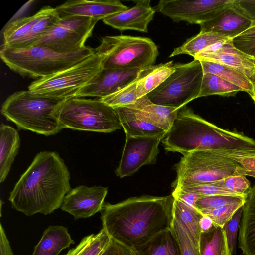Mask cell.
I'll return each instance as SVG.
<instances>
[{
	"label": "cell",
	"mask_w": 255,
	"mask_h": 255,
	"mask_svg": "<svg viewBox=\"0 0 255 255\" xmlns=\"http://www.w3.org/2000/svg\"><path fill=\"white\" fill-rule=\"evenodd\" d=\"M174 199L172 194L142 196L104 203L102 228L111 239L133 249L171 227Z\"/></svg>",
	"instance_id": "6da1fadb"
},
{
	"label": "cell",
	"mask_w": 255,
	"mask_h": 255,
	"mask_svg": "<svg viewBox=\"0 0 255 255\" xmlns=\"http://www.w3.org/2000/svg\"><path fill=\"white\" fill-rule=\"evenodd\" d=\"M70 174L54 151H41L21 176L10 193L12 207L26 216L48 215L60 208L70 190Z\"/></svg>",
	"instance_id": "7a4b0ae2"
},
{
	"label": "cell",
	"mask_w": 255,
	"mask_h": 255,
	"mask_svg": "<svg viewBox=\"0 0 255 255\" xmlns=\"http://www.w3.org/2000/svg\"><path fill=\"white\" fill-rule=\"evenodd\" d=\"M167 151L182 155L196 150L255 148V140L236 131L220 128L185 106L162 140Z\"/></svg>",
	"instance_id": "3957f363"
},
{
	"label": "cell",
	"mask_w": 255,
	"mask_h": 255,
	"mask_svg": "<svg viewBox=\"0 0 255 255\" xmlns=\"http://www.w3.org/2000/svg\"><path fill=\"white\" fill-rule=\"evenodd\" d=\"M94 48L85 47L69 53H58L33 46L25 48L0 47L2 61L15 73L37 79L67 69L94 54Z\"/></svg>",
	"instance_id": "277c9868"
},
{
	"label": "cell",
	"mask_w": 255,
	"mask_h": 255,
	"mask_svg": "<svg viewBox=\"0 0 255 255\" xmlns=\"http://www.w3.org/2000/svg\"><path fill=\"white\" fill-rule=\"evenodd\" d=\"M61 101L33 94L29 90L20 91L6 99L2 105L1 113L19 129L52 135L63 129L54 116Z\"/></svg>",
	"instance_id": "5b68a950"
},
{
	"label": "cell",
	"mask_w": 255,
	"mask_h": 255,
	"mask_svg": "<svg viewBox=\"0 0 255 255\" xmlns=\"http://www.w3.org/2000/svg\"><path fill=\"white\" fill-rule=\"evenodd\" d=\"M54 116L63 128L109 133L122 127L115 109L99 98L66 99L58 105Z\"/></svg>",
	"instance_id": "8992f818"
},
{
	"label": "cell",
	"mask_w": 255,
	"mask_h": 255,
	"mask_svg": "<svg viewBox=\"0 0 255 255\" xmlns=\"http://www.w3.org/2000/svg\"><path fill=\"white\" fill-rule=\"evenodd\" d=\"M94 50L103 57L104 69H143L154 65L159 54L150 38L123 35L103 37Z\"/></svg>",
	"instance_id": "52a82bcc"
},
{
	"label": "cell",
	"mask_w": 255,
	"mask_h": 255,
	"mask_svg": "<svg viewBox=\"0 0 255 255\" xmlns=\"http://www.w3.org/2000/svg\"><path fill=\"white\" fill-rule=\"evenodd\" d=\"M237 162L211 150H196L183 155L175 165V189L214 182L238 173Z\"/></svg>",
	"instance_id": "ba28073f"
},
{
	"label": "cell",
	"mask_w": 255,
	"mask_h": 255,
	"mask_svg": "<svg viewBox=\"0 0 255 255\" xmlns=\"http://www.w3.org/2000/svg\"><path fill=\"white\" fill-rule=\"evenodd\" d=\"M103 60L102 56L94 53L67 69L34 81L28 86V90L35 94L60 101L76 97L103 68Z\"/></svg>",
	"instance_id": "9c48e42d"
},
{
	"label": "cell",
	"mask_w": 255,
	"mask_h": 255,
	"mask_svg": "<svg viewBox=\"0 0 255 255\" xmlns=\"http://www.w3.org/2000/svg\"><path fill=\"white\" fill-rule=\"evenodd\" d=\"M175 71L147 95L153 103L180 109L198 98L203 76L200 61L174 64Z\"/></svg>",
	"instance_id": "30bf717a"
},
{
	"label": "cell",
	"mask_w": 255,
	"mask_h": 255,
	"mask_svg": "<svg viewBox=\"0 0 255 255\" xmlns=\"http://www.w3.org/2000/svg\"><path fill=\"white\" fill-rule=\"evenodd\" d=\"M98 21L95 18L80 16L60 17L31 46H41L63 54L82 49L86 47L85 43L92 35Z\"/></svg>",
	"instance_id": "8fae6325"
},
{
	"label": "cell",
	"mask_w": 255,
	"mask_h": 255,
	"mask_svg": "<svg viewBox=\"0 0 255 255\" xmlns=\"http://www.w3.org/2000/svg\"><path fill=\"white\" fill-rule=\"evenodd\" d=\"M233 1L234 0H160L154 9L176 22L185 21L200 25L215 17Z\"/></svg>",
	"instance_id": "7c38bea8"
},
{
	"label": "cell",
	"mask_w": 255,
	"mask_h": 255,
	"mask_svg": "<svg viewBox=\"0 0 255 255\" xmlns=\"http://www.w3.org/2000/svg\"><path fill=\"white\" fill-rule=\"evenodd\" d=\"M167 133L135 137L126 134V140L115 173L120 178L130 176L142 166L153 164L159 152L158 146Z\"/></svg>",
	"instance_id": "4fadbf2b"
},
{
	"label": "cell",
	"mask_w": 255,
	"mask_h": 255,
	"mask_svg": "<svg viewBox=\"0 0 255 255\" xmlns=\"http://www.w3.org/2000/svg\"><path fill=\"white\" fill-rule=\"evenodd\" d=\"M107 193V187L80 185L70 189L60 208L75 220L88 218L101 212Z\"/></svg>",
	"instance_id": "5bb4252c"
},
{
	"label": "cell",
	"mask_w": 255,
	"mask_h": 255,
	"mask_svg": "<svg viewBox=\"0 0 255 255\" xmlns=\"http://www.w3.org/2000/svg\"><path fill=\"white\" fill-rule=\"evenodd\" d=\"M194 59L228 66L245 75L252 84L255 81V59L235 48L231 40L207 47Z\"/></svg>",
	"instance_id": "9a60e30c"
},
{
	"label": "cell",
	"mask_w": 255,
	"mask_h": 255,
	"mask_svg": "<svg viewBox=\"0 0 255 255\" xmlns=\"http://www.w3.org/2000/svg\"><path fill=\"white\" fill-rule=\"evenodd\" d=\"M141 70L103 68L76 97L102 98L110 95L134 81Z\"/></svg>",
	"instance_id": "2e32d148"
},
{
	"label": "cell",
	"mask_w": 255,
	"mask_h": 255,
	"mask_svg": "<svg viewBox=\"0 0 255 255\" xmlns=\"http://www.w3.org/2000/svg\"><path fill=\"white\" fill-rule=\"evenodd\" d=\"M128 8L119 0H70L56 7L60 17L80 16L99 20Z\"/></svg>",
	"instance_id": "e0dca14e"
},
{
	"label": "cell",
	"mask_w": 255,
	"mask_h": 255,
	"mask_svg": "<svg viewBox=\"0 0 255 255\" xmlns=\"http://www.w3.org/2000/svg\"><path fill=\"white\" fill-rule=\"evenodd\" d=\"M135 2L134 6L104 19L103 22L120 31L133 30L147 33L148 25L156 11L151 6L150 0Z\"/></svg>",
	"instance_id": "ac0fdd59"
},
{
	"label": "cell",
	"mask_w": 255,
	"mask_h": 255,
	"mask_svg": "<svg viewBox=\"0 0 255 255\" xmlns=\"http://www.w3.org/2000/svg\"><path fill=\"white\" fill-rule=\"evenodd\" d=\"M232 4L212 19L200 24V32L218 33L232 39L251 27L252 22L236 10Z\"/></svg>",
	"instance_id": "d6986e66"
},
{
	"label": "cell",
	"mask_w": 255,
	"mask_h": 255,
	"mask_svg": "<svg viewBox=\"0 0 255 255\" xmlns=\"http://www.w3.org/2000/svg\"><path fill=\"white\" fill-rule=\"evenodd\" d=\"M126 134L135 137L152 136L167 132L145 121L138 110L129 105L114 108Z\"/></svg>",
	"instance_id": "ffe728a7"
},
{
	"label": "cell",
	"mask_w": 255,
	"mask_h": 255,
	"mask_svg": "<svg viewBox=\"0 0 255 255\" xmlns=\"http://www.w3.org/2000/svg\"><path fill=\"white\" fill-rule=\"evenodd\" d=\"M239 247L243 255H255V185L252 187L243 206Z\"/></svg>",
	"instance_id": "44dd1931"
},
{
	"label": "cell",
	"mask_w": 255,
	"mask_h": 255,
	"mask_svg": "<svg viewBox=\"0 0 255 255\" xmlns=\"http://www.w3.org/2000/svg\"><path fill=\"white\" fill-rule=\"evenodd\" d=\"M136 108L147 122L168 132L175 121L179 110L175 108L152 103L147 95L130 105Z\"/></svg>",
	"instance_id": "7402d4cb"
},
{
	"label": "cell",
	"mask_w": 255,
	"mask_h": 255,
	"mask_svg": "<svg viewBox=\"0 0 255 255\" xmlns=\"http://www.w3.org/2000/svg\"><path fill=\"white\" fill-rule=\"evenodd\" d=\"M74 244L68 229L62 226H50L43 232L32 255H58Z\"/></svg>",
	"instance_id": "603a6c76"
},
{
	"label": "cell",
	"mask_w": 255,
	"mask_h": 255,
	"mask_svg": "<svg viewBox=\"0 0 255 255\" xmlns=\"http://www.w3.org/2000/svg\"><path fill=\"white\" fill-rule=\"evenodd\" d=\"M20 139L17 131L4 124L0 126V182H3L18 152Z\"/></svg>",
	"instance_id": "cb8c5ba5"
},
{
	"label": "cell",
	"mask_w": 255,
	"mask_h": 255,
	"mask_svg": "<svg viewBox=\"0 0 255 255\" xmlns=\"http://www.w3.org/2000/svg\"><path fill=\"white\" fill-rule=\"evenodd\" d=\"M132 250L135 255H181L171 228L158 233Z\"/></svg>",
	"instance_id": "d4e9b609"
},
{
	"label": "cell",
	"mask_w": 255,
	"mask_h": 255,
	"mask_svg": "<svg viewBox=\"0 0 255 255\" xmlns=\"http://www.w3.org/2000/svg\"><path fill=\"white\" fill-rule=\"evenodd\" d=\"M175 70L172 61L142 69L136 83L138 99L147 95L155 89Z\"/></svg>",
	"instance_id": "484cf974"
},
{
	"label": "cell",
	"mask_w": 255,
	"mask_h": 255,
	"mask_svg": "<svg viewBox=\"0 0 255 255\" xmlns=\"http://www.w3.org/2000/svg\"><path fill=\"white\" fill-rule=\"evenodd\" d=\"M203 216L195 208L174 198L173 207V219L182 226L198 248L202 231L200 223Z\"/></svg>",
	"instance_id": "4316f807"
},
{
	"label": "cell",
	"mask_w": 255,
	"mask_h": 255,
	"mask_svg": "<svg viewBox=\"0 0 255 255\" xmlns=\"http://www.w3.org/2000/svg\"><path fill=\"white\" fill-rule=\"evenodd\" d=\"M199 250L200 255H232L223 227L213 223L209 229L201 231Z\"/></svg>",
	"instance_id": "83f0119b"
},
{
	"label": "cell",
	"mask_w": 255,
	"mask_h": 255,
	"mask_svg": "<svg viewBox=\"0 0 255 255\" xmlns=\"http://www.w3.org/2000/svg\"><path fill=\"white\" fill-rule=\"evenodd\" d=\"M44 11L45 6L32 16L19 18L8 23L3 31V43L1 47L15 48L27 35Z\"/></svg>",
	"instance_id": "f1b7e54d"
},
{
	"label": "cell",
	"mask_w": 255,
	"mask_h": 255,
	"mask_svg": "<svg viewBox=\"0 0 255 255\" xmlns=\"http://www.w3.org/2000/svg\"><path fill=\"white\" fill-rule=\"evenodd\" d=\"M229 40L232 39L218 33L200 32L196 35L188 39L181 46L175 48L169 57L187 54L194 58L197 54L207 47Z\"/></svg>",
	"instance_id": "f546056e"
},
{
	"label": "cell",
	"mask_w": 255,
	"mask_h": 255,
	"mask_svg": "<svg viewBox=\"0 0 255 255\" xmlns=\"http://www.w3.org/2000/svg\"><path fill=\"white\" fill-rule=\"evenodd\" d=\"M203 73H210L240 87L251 97L253 94V85L243 74L228 66L206 60H199Z\"/></svg>",
	"instance_id": "4dcf8cb0"
},
{
	"label": "cell",
	"mask_w": 255,
	"mask_h": 255,
	"mask_svg": "<svg viewBox=\"0 0 255 255\" xmlns=\"http://www.w3.org/2000/svg\"><path fill=\"white\" fill-rule=\"evenodd\" d=\"M240 87L210 73H203L199 97L217 95L224 97L235 96Z\"/></svg>",
	"instance_id": "1f68e13d"
},
{
	"label": "cell",
	"mask_w": 255,
	"mask_h": 255,
	"mask_svg": "<svg viewBox=\"0 0 255 255\" xmlns=\"http://www.w3.org/2000/svg\"><path fill=\"white\" fill-rule=\"evenodd\" d=\"M60 18L56 8L45 6V11L42 16L35 22L27 35L13 48L31 47L38 39L51 29Z\"/></svg>",
	"instance_id": "d6a6232c"
},
{
	"label": "cell",
	"mask_w": 255,
	"mask_h": 255,
	"mask_svg": "<svg viewBox=\"0 0 255 255\" xmlns=\"http://www.w3.org/2000/svg\"><path fill=\"white\" fill-rule=\"evenodd\" d=\"M211 150L239 163L240 174L255 178V148Z\"/></svg>",
	"instance_id": "836d02e7"
},
{
	"label": "cell",
	"mask_w": 255,
	"mask_h": 255,
	"mask_svg": "<svg viewBox=\"0 0 255 255\" xmlns=\"http://www.w3.org/2000/svg\"><path fill=\"white\" fill-rule=\"evenodd\" d=\"M138 77L134 81L117 92L99 99L114 108L135 103L138 99L136 92Z\"/></svg>",
	"instance_id": "e575fe53"
},
{
	"label": "cell",
	"mask_w": 255,
	"mask_h": 255,
	"mask_svg": "<svg viewBox=\"0 0 255 255\" xmlns=\"http://www.w3.org/2000/svg\"><path fill=\"white\" fill-rule=\"evenodd\" d=\"M245 202V201L239 202L213 209L200 210L199 212L203 215L209 217L213 223L223 227L225 223L232 217L236 212L243 207Z\"/></svg>",
	"instance_id": "d590c367"
},
{
	"label": "cell",
	"mask_w": 255,
	"mask_h": 255,
	"mask_svg": "<svg viewBox=\"0 0 255 255\" xmlns=\"http://www.w3.org/2000/svg\"><path fill=\"white\" fill-rule=\"evenodd\" d=\"M218 182L229 191L244 198H247L252 188L246 176L239 173L230 175Z\"/></svg>",
	"instance_id": "8d00e7d4"
},
{
	"label": "cell",
	"mask_w": 255,
	"mask_h": 255,
	"mask_svg": "<svg viewBox=\"0 0 255 255\" xmlns=\"http://www.w3.org/2000/svg\"><path fill=\"white\" fill-rule=\"evenodd\" d=\"M246 198L228 195L203 196L197 200L195 208L199 211L213 209L225 205L245 201Z\"/></svg>",
	"instance_id": "74e56055"
},
{
	"label": "cell",
	"mask_w": 255,
	"mask_h": 255,
	"mask_svg": "<svg viewBox=\"0 0 255 255\" xmlns=\"http://www.w3.org/2000/svg\"><path fill=\"white\" fill-rule=\"evenodd\" d=\"M171 228L177 240L181 255H200L199 248L181 225L173 219Z\"/></svg>",
	"instance_id": "f35d334b"
},
{
	"label": "cell",
	"mask_w": 255,
	"mask_h": 255,
	"mask_svg": "<svg viewBox=\"0 0 255 255\" xmlns=\"http://www.w3.org/2000/svg\"><path fill=\"white\" fill-rule=\"evenodd\" d=\"M231 41L235 48L255 59V24Z\"/></svg>",
	"instance_id": "ab89813d"
},
{
	"label": "cell",
	"mask_w": 255,
	"mask_h": 255,
	"mask_svg": "<svg viewBox=\"0 0 255 255\" xmlns=\"http://www.w3.org/2000/svg\"><path fill=\"white\" fill-rule=\"evenodd\" d=\"M242 212L243 207L240 208L223 226L228 247L232 255L234 253L236 246L237 235Z\"/></svg>",
	"instance_id": "60d3db41"
},
{
	"label": "cell",
	"mask_w": 255,
	"mask_h": 255,
	"mask_svg": "<svg viewBox=\"0 0 255 255\" xmlns=\"http://www.w3.org/2000/svg\"><path fill=\"white\" fill-rule=\"evenodd\" d=\"M177 189H181L186 191L194 192L204 196L228 195L240 196L227 190L225 188L219 184L218 181L212 183L185 187Z\"/></svg>",
	"instance_id": "b9f144b4"
},
{
	"label": "cell",
	"mask_w": 255,
	"mask_h": 255,
	"mask_svg": "<svg viewBox=\"0 0 255 255\" xmlns=\"http://www.w3.org/2000/svg\"><path fill=\"white\" fill-rule=\"evenodd\" d=\"M111 238L103 228L95 237L86 249L80 255H98L106 247Z\"/></svg>",
	"instance_id": "7bdbcfd3"
},
{
	"label": "cell",
	"mask_w": 255,
	"mask_h": 255,
	"mask_svg": "<svg viewBox=\"0 0 255 255\" xmlns=\"http://www.w3.org/2000/svg\"><path fill=\"white\" fill-rule=\"evenodd\" d=\"M233 6L255 24V0H234Z\"/></svg>",
	"instance_id": "ee69618b"
},
{
	"label": "cell",
	"mask_w": 255,
	"mask_h": 255,
	"mask_svg": "<svg viewBox=\"0 0 255 255\" xmlns=\"http://www.w3.org/2000/svg\"><path fill=\"white\" fill-rule=\"evenodd\" d=\"M101 255H135L133 250L111 238Z\"/></svg>",
	"instance_id": "f6af8a7d"
},
{
	"label": "cell",
	"mask_w": 255,
	"mask_h": 255,
	"mask_svg": "<svg viewBox=\"0 0 255 255\" xmlns=\"http://www.w3.org/2000/svg\"><path fill=\"white\" fill-rule=\"evenodd\" d=\"M171 194L174 198H177L194 208L197 200L204 196L198 193L186 191L181 189H174Z\"/></svg>",
	"instance_id": "bcb514c9"
},
{
	"label": "cell",
	"mask_w": 255,
	"mask_h": 255,
	"mask_svg": "<svg viewBox=\"0 0 255 255\" xmlns=\"http://www.w3.org/2000/svg\"><path fill=\"white\" fill-rule=\"evenodd\" d=\"M0 255H14L2 224H0Z\"/></svg>",
	"instance_id": "7dc6e473"
},
{
	"label": "cell",
	"mask_w": 255,
	"mask_h": 255,
	"mask_svg": "<svg viewBox=\"0 0 255 255\" xmlns=\"http://www.w3.org/2000/svg\"><path fill=\"white\" fill-rule=\"evenodd\" d=\"M95 235L92 234L83 238L75 247L70 249L64 255H80L90 244L95 237Z\"/></svg>",
	"instance_id": "c3c4849f"
},
{
	"label": "cell",
	"mask_w": 255,
	"mask_h": 255,
	"mask_svg": "<svg viewBox=\"0 0 255 255\" xmlns=\"http://www.w3.org/2000/svg\"><path fill=\"white\" fill-rule=\"evenodd\" d=\"M200 223L202 231H205L210 228L213 222L209 217L203 215L201 219Z\"/></svg>",
	"instance_id": "681fc988"
},
{
	"label": "cell",
	"mask_w": 255,
	"mask_h": 255,
	"mask_svg": "<svg viewBox=\"0 0 255 255\" xmlns=\"http://www.w3.org/2000/svg\"><path fill=\"white\" fill-rule=\"evenodd\" d=\"M253 94L251 98L255 103V81L254 83L253 84Z\"/></svg>",
	"instance_id": "f907efd6"
},
{
	"label": "cell",
	"mask_w": 255,
	"mask_h": 255,
	"mask_svg": "<svg viewBox=\"0 0 255 255\" xmlns=\"http://www.w3.org/2000/svg\"><path fill=\"white\" fill-rule=\"evenodd\" d=\"M3 202L1 200H0V216H1V207H2V204Z\"/></svg>",
	"instance_id": "816d5d0a"
}]
</instances>
